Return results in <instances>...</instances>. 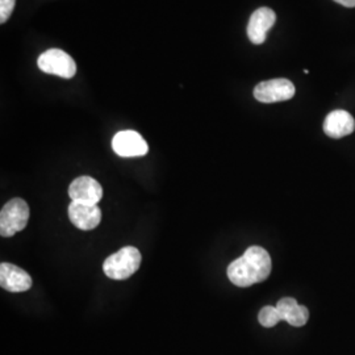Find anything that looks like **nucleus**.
I'll use <instances>...</instances> for the list:
<instances>
[{"label":"nucleus","mask_w":355,"mask_h":355,"mask_svg":"<svg viewBox=\"0 0 355 355\" xmlns=\"http://www.w3.org/2000/svg\"><path fill=\"white\" fill-rule=\"evenodd\" d=\"M271 257L261 246L249 248L228 267V278L237 287H250L265 282L271 274Z\"/></svg>","instance_id":"nucleus-1"},{"label":"nucleus","mask_w":355,"mask_h":355,"mask_svg":"<svg viewBox=\"0 0 355 355\" xmlns=\"http://www.w3.org/2000/svg\"><path fill=\"white\" fill-rule=\"evenodd\" d=\"M141 259L142 257L139 249L125 246L104 261L103 271L111 279H128L140 268Z\"/></svg>","instance_id":"nucleus-2"},{"label":"nucleus","mask_w":355,"mask_h":355,"mask_svg":"<svg viewBox=\"0 0 355 355\" xmlns=\"http://www.w3.org/2000/svg\"><path fill=\"white\" fill-rule=\"evenodd\" d=\"M29 220V207L23 199H12L4 204L0 212V234L12 237L26 228Z\"/></svg>","instance_id":"nucleus-3"},{"label":"nucleus","mask_w":355,"mask_h":355,"mask_svg":"<svg viewBox=\"0 0 355 355\" xmlns=\"http://www.w3.org/2000/svg\"><path fill=\"white\" fill-rule=\"evenodd\" d=\"M38 67L41 71L70 79L76 76V61L61 49H51L44 51L37 60Z\"/></svg>","instance_id":"nucleus-4"},{"label":"nucleus","mask_w":355,"mask_h":355,"mask_svg":"<svg viewBox=\"0 0 355 355\" xmlns=\"http://www.w3.org/2000/svg\"><path fill=\"white\" fill-rule=\"evenodd\" d=\"M293 95V83L284 78L261 82L254 89V98L261 103L286 102L292 99Z\"/></svg>","instance_id":"nucleus-5"},{"label":"nucleus","mask_w":355,"mask_h":355,"mask_svg":"<svg viewBox=\"0 0 355 355\" xmlns=\"http://www.w3.org/2000/svg\"><path fill=\"white\" fill-rule=\"evenodd\" d=\"M112 149L123 158L144 157L149 152L146 141L136 130H121L116 133L112 140Z\"/></svg>","instance_id":"nucleus-6"},{"label":"nucleus","mask_w":355,"mask_h":355,"mask_svg":"<svg viewBox=\"0 0 355 355\" xmlns=\"http://www.w3.org/2000/svg\"><path fill=\"white\" fill-rule=\"evenodd\" d=\"M69 196L76 203L98 205L103 198L102 186L94 178H76L69 187Z\"/></svg>","instance_id":"nucleus-7"},{"label":"nucleus","mask_w":355,"mask_h":355,"mask_svg":"<svg viewBox=\"0 0 355 355\" xmlns=\"http://www.w3.org/2000/svg\"><path fill=\"white\" fill-rule=\"evenodd\" d=\"M67 212L70 221L80 230H92L102 221V211L98 205L71 202Z\"/></svg>","instance_id":"nucleus-8"},{"label":"nucleus","mask_w":355,"mask_h":355,"mask_svg":"<svg viewBox=\"0 0 355 355\" xmlns=\"http://www.w3.org/2000/svg\"><path fill=\"white\" fill-rule=\"evenodd\" d=\"M277 21V15L271 8H258L254 11L248 24V37L255 44L261 45L266 40L267 32Z\"/></svg>","instance_id":"nucleus-9"},{"label":"nucleus","mask_w":355,"mask_h":355,"mask_svg":"<svg viewBox=\"0 0 355 355\" xmlns=\"http://www.w3.org/2000/svg\"><path fill=\"white\" fill-rule=\"evenodd\" d=\"M0 286L6 291L19 293L31 290L32 278L23 268L12 263L0 265Z\"/></svg>","instance_id":"nucleus-10"},{"label":"nucleus","mask_w":355,"mask_h":355,"mask_svg":"<svg viewBox=\"0 0 355 355\" xmlns=\"http://www.w3.org/2000/svg\"><path fill=\"white\" fill-rule=\"evenodd\" d=\"M354 129V117L343 110L330 112L324 121V132L330 139H343L352 135Z\"/></svg>","instance_id":"nucleus-11"},{"label":"nucleus","mask_w":355,"mask_h":355,"mask_svg":"<svg viewBox=\"0 0 355 355\" xmlns=\"http://www.w3.org/2000/svg\"><path fill=\"white\" fill-rule=\"evenodd\" d=\"M282 320L287 321L295 328L304 327L309 320V311L304 305L297 304L293 297H283L277 304Z\"/></svg>","instance_id":"nucleus-12"},{"label":"nucleus","mask_w":355,"mask_h":355,"mask_svg":"<svg viewBox=\"0 0 355 355\" xmlns=\"http://www.w3.org/2000/svg\"><path fill=\"white\" fill-rule=\"evenodd\" d=\"M258 321L265 328H272L279 321H282V316H280L279 311H278L277 306L267 305V306H263L261 309V312L258 315Z\"/></svg>","instance_id":"nucleus-13"},{"label":"nucleus","mask_w":355,"mask_h":355,"mask_svg":"<svg viewBox=\"0 0 355 355\" xmlns=\"http://www.w3.org/2000/svg\"><path fill=\"white\" fill-rule=\"evenodd\" d=\"M16 0H0V23L4 24L12 15Z\"/></svg>","instance_id":"nucleus-14"},{"label":"nucleus","mask_w":355,"mask_h":355,"mask_svg":"<svg viewBox=\"0 0 355 355\" xmlns=\"http://www.w3.org/2000/svg\"><path fill=\"white\" fill-rule=\"evenodd\" d=\"M336 3H340L343 7H347V8H353L355 7V0H334Z\"/></svg>","instance_id":"nucleus-15"}]
</instances>
